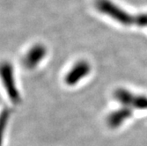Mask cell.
<instances>
[{
	"label": "cell",
	"instance_id": "cell-1",
	"mask_svg": "<svg viewBox=\"0 0 147 146\" xmlns=\"http://www.w3.org/2000/svg\"><path fill=\"white\" fill-rule=\"evenodd\" d=\"M95 6L99 11L108 15L123 25H138L147 26V14L130 15L115 5L110 0H96Z\"/></svg>",
	"mask_w": 147,
	"mask_h": 146
},
{
	"label": "cell",
	"instance_id": "cell-7",
	"mask_svg": "<svg viewBox=\"0 0 147 146\" xmlns=\"http://www.w3.org/2000/svg\"><path fill=\"white\" fill-rule=\"evenodd\" d=\"M8 120H9V111L4 110L1 113V114H0V145H1V143H2L4 132L6 129Z\"/></svg>",
	"mask_w": 147,
	"mask_h": 146
},
{
	"label": "cell",
	"instance_id": "cell-2",
	"mask_svg": "<svg viewBox=\"0 0 147 146\" xmlns=\"http://www.w3.org/2000/svg\"><path fill=\"white\" fill-rule=\"evenodd\" d=\"M0 78L11 101L19 103L20 101V94L16 86L13 67L9 62H3L0 64Z\"/></svg>",
	"mask_w": 147,
	"mask_h": 146
},
{
	"label": "cell",
	"instance_id": "cell-5",
	"mask_svg": "<svg viewBox=\"0 0 147 146\" xmlns=\"http://www.w3.org/2000/svg\"><path fill=\"white\" fill-rule=\"evenodd\" d=\"M46 53H47V49L43 45H42V44L34 45L26 54V56L23 59L24 65L28 69L36 67V66L45 57Z\"/></svg>",
	"mask_w": 147,
	"mask_h": 146
},
{
	"label": "cell",
	"instance_id": "cell-3",
	"mask_svg": "<svg viewBox=\"0 0 147 146\" xmlns=\"http://www.w3.org/2000/svg\"><path fill=\"white\" fill-rule=\"evenodd\" d=\"M115 98L126 107L138 109H147V97L138 96L124 89H117L115 92Z\"/></svg>",
	"mask_w": 147,
	"mask_h": 146
},
{
	"label": "cell",
	"instance_id": "cell-4",
	"mask_svg": "<svg viewBox=\"0 0 147 146\" xmlns=\"http://www.w3.org/2000/svg\"><path fill=\"white\" fill-rule=\"evenodd\" d=\"M91 66L86 61L78 62L71 70L65 76V83L69 85H74L89 74Z\"/></svg>",
	"mask_w": 147,
	"mask_h": 146
},
{
	"label": "cell",
	"instance_id": "cell-6",
	"mask_svg": "<svg viewBox=\"0 0 147 146\" xmlns=\"http://www.w3.org/2000/svg\"><path fill=\"white\" fill-rule=\"evenodd\" d=\"M131 115L132 111L129 108H123L122 109L116 110L110 114L108 117V124L110 128H117Z\"/></svg>",
	"mask_w": 147,
	"mask_h": 146
}]
</instances>
